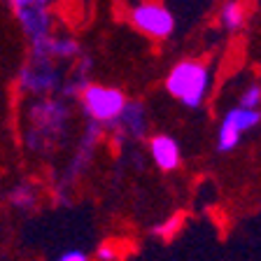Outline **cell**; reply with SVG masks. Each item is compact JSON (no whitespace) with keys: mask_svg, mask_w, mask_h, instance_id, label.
<instances>
[{"mask_svg":"<svg viewBox=\"0 0 261 261\" xmlns=\"http://www.w3.org/2000/svg\"><path fill=\"white\" fill-rule=\"evenodd\" d=\"M250 19V3L247 0H222L217 12V23L226 33H240Z\"/></svg>","mask_w":261,"mask_h":261,"instance_id":"7c38bea8","label":"cell"},{"mask_svg":"<svg viewBox=\"0 0 261 261\" xmlns=\"http://www.w3.org/2000/svg\"><path fill=\"white\" fill-rule=\"evenodd\" d=\"M63 68L59 61L49 56H33L28 54V61L19 68L16 75V87L23 96L42 98V96H56L63 87Z\"/></svg>","mask_w":261,"mask_h":261,"instance_id":"277c9868","label":"cell"},{"mask_svg":"<svg viewBox=\"0 0 261 261\" xmlns=\"http://www.w3.org/2000/svg\"><path fill=\"white\" fill-rule=\"evenodd\" d=\"M261 126V108H245V105H236V108L226 110L219 121L217 128V152L219 154H231L236 147L243 142L245 133L254 130Z\"/></svg>","mask_w":261,"mask_h":261,"instance_id":"52a82bcc","label":"cell"},{"mask_svg":"<svg viewBox=\"0 0 261 261\" xmlns=\"http://www.w3.org/2000/svg\"><path fill=\"white\" fill-rule=\"evenodd\" d=\"M56 261H91V256L84 250H80V247H70V250H65L63 254H59Z\"/></svg>","mask_w":261,"mask_h":261,"instance_id":"e0dca14e","label":"cell"},{"mask_svg":"<svg viewBox=\"0 0 261 261\" xmlns=\"http://www.w3.org/2000/svg\"><path fill=\"white\" fill-rule=\"evenodd\" d=\"M105 133H108L105 126L96 124V121H87L84 136L77 142V149H75V154H72L70 163H68V168H65L63 179H61L59 187H56V194L61 196L59 203H63V205L70 203V198H65V194H68V191L77 185V179L89 170V166H91V161H93V154H96V149H98V142L103 140Z\"/></svg>","mask_w":261,"mask_h":261,"instance_id":"8992f818","label":"cell"},{"mask_svg":"<svg viewBox=\"0 0 261 261\" xmlns=\"http://www.w3.org/2000/svg\"><path fill=\"white\" fill-rule=\"evenodd\" d=\"M93 259L96 261H119V247L114 243H100L96 247V252H93Z\"/></svg>","mask_w":261,"mask_h":261,"instance_id":"2e32d148","label":"cell"},{"mask_svg":"<svg viewBox=\"0 0 261 261\" xmlns=\"http://www.w3.org/2000/svg\"><path fill=\"white\" fill-rule=\"evenodd\" d=\"M147 130H149V117H147L145 103L128 98L121 117L108 133H112V138L117 142H128V140H145Z\"/></svg>","mask_w":261,"mask_h":261,"instance_id":"9c48e42d","label":"cell"},{"mask_svg":"<svg viewBox=\"0 0 261 261\" xmlns=\"http://www.w3.org/2000/svg\"><path fill=\"white\" fill-rule=\"evenodd\" d=\"M163 89L187 110H201L212 89V68L207 61L189 56L173 65L163 80Z\"/></svg>","mask_w":261,"mask_h":261,"instance_id":"7a4b0ae2","label":"cell"},{"mask_svg":"<svg viewBox=\"0 0 261 261\" xmlns=\"http://www.w3.org/2000/svg\"><path fill=\"white\" fill-rule=\"evenodd\" d=\"M185 222H187V217H185V212H173V215H168V217L163 219V222H159V224H154V228H152V233L156 236V238H161V240H173L175 236L185 228Z\"/></svg>","mask_w":261,"mask_h":261,"instance_id":"5bb4252c","label":"cell"},{"mask_svg":"<svg viewBox=\"0 0 261 261\" xmlns=\"http://www.w3.org/2000/svg\"><path fill=\"white\" fill-rule=\"evenodd\" d=\"M10 3V7H12V12H16V10H21L23 5H26L28 0H7Z\"/></svg>","mask_w":261,"mask_h":261,"instance_id":"ac0fdd59","label":"cell"},{"mask_svg":"<svg viewBox=\"0 0 261 261\" xmlns=\"http://www.w3.org/2000/svg\"><path fill=\"white\" fill-rule=\"evenodd\" d=\"M7 201L19 212H33L40 205V189L33 182H19V185H14L10 189Z\"/></svg>","mask_w":261,"mask_h":261,"instance_id":"4fadbf2b","label":"cell"},{"mask_svg":"<svg viewBox=\"0 0 261 261\" xmlns=\"http://www.w3.org/2000/svg\"><path fill=\"white\" fill-rule=\"evenodd\" d=\"M70 130V100L63 96L35 98L26 112L23 142L33 154L56 152Z\"/></svg>","mask_w":261,"mask_h":261,"instance_id":"6da1fadb","label":"cell"},{"mask_svg":"<svg viewBox=\"0 0 261 261\" xmlns=\"http://www.w3.org/2000/svg\"><path fill=\"white\" fill-rule=\"evenodd\" d=\"M238 105H245V108H261V82H250L247 87L240 91Z\"/></svg>","mask_w":261,"mask_h":261,"instance_id":"9a60e30c","label":"cell"},{"mask_svg":"<svg viewBox=\"0 0 261 261\" xmlns=\"http://www.w3.org/2000/svg\"><path fill=\"white\" fill-rule=\"evenodd\" d=\"M149 159L161 173H175L182 166V147L170 133H154L147 142Z\"/></svg>","mask_w":261,"mask_h":261,"instance_id":"30bf717a","label":"cell"},{"mask_svg":"<svg viewBox=\"0 0 261 261\" xmlns=\"http://www.w3.org/2000/svg\"><path fill=\"white\" fill-rule=\"evenodd\" d=\"M16 23L21 28L23 38L28 40V47H40L54 35V14L49 7H21L14 12Z\"/></svg>","mask_w":261,"mask_h":261,"instance_id":"ba28073f","label":"cell"},{"mask_svg":"<svg viewBox=\"0 0 261 261\" xmlns=\"http://www.w3.org/2000/svg\"><path fill=\"white\" fill-rule=\"evenodd\" d=\"M126 21L130 28H136L145 38L156 40V42L170 40L175 35V28H177L175 14L161 0H138V3H133L126 12Z\"/></svg>","mask_w":261,"mask_h":261,"instance_id":"5b68a950","label":"cell"},{"mask_svg":"<svg viewBox=\"0 0 261 261\" xmlns=\"http://www.w3.org/2000/svg\"><path fill=\"white\" fill-rule=\"evenodd\" d=\"M31 54L49 56V59L59 61V63H75L77 59H82V44L72 35H59V33H54L40 47H31Z\"/></svg>","mask_w":261,"mask_h":261,"instance_id":"8fae6325","label":"cell"},{"mask_svg":"<svg viewBox=\"0 0 261 261\" xmlns=\"http://www.w3.org/2000/svg\"><path fill=\"white\" fill-rule=\"evenodd\" d=\"M77 103H80L82 114L87 117V121H96V124L105 126V130H110L124 112L128 96L117 87H105V84H98V82H89L77 96Z\"/></svg>","mask_w":261,"mask_h":261,"instance_id":"3957f363","label":"cell"}]
</instances>
